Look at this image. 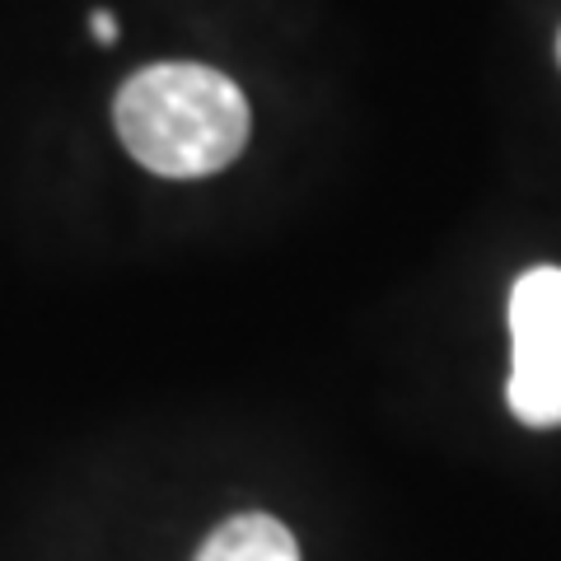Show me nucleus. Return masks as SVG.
I'll return each instance as SVG.
<instances>
[{
  "mask_svg": "<svg viewBox=\"0 0 561 561\" xmlns=\"http://www.w3.org/2000/svg\"><path fill=\"white\" fill-rule=\"evenodd\" d=\"M113 127L140 169L187 183L239 160L253 131V113L225 70L160 61L122 80Z\"/></svg>",
  "mask_w": 561,
  "mask_h": 561,
  "instance_id": "f257e3e1",
  "label": "nucleus"
},
{
  "mask_svg": "<svg viewBox=\"0 0 561 561\" xmlns=\"http://www.w3.org/2000/svg\"><path fill=\"white\" fill-rule=\"evenodd\" d=\"M511 412L524 426H561V267H534L511 290Z\"/></svg>",
  "mask_w": 561,
  "mask_h": 561,
  "instance_id": "f03ea898",
  "label": "nucleus"
},
{
  "mask_svg": "<svg viewBox=\"0 0 561 561\" xmlns=\"http://www.w3.org/2000/svg\"><path fill=\"white\" fill-rule=\"evenodd\" d=\"M197 561H300V548H295V534L280 519L234 515L206 534Z\"/></svg>",
  "mask_w": 561,
  "mask_h": 561,
  "instance_id": "7ed1b4c3",
  "label": "nucleus"
},
{
  "mask_svg": "<svg viewBox=\"0 0 561 561\" xmlns=\"http://www.w3.org/2000/svg\"><path fill=\"white\" fill-rule=\"evenodd\" d=\"M90 24H94V38H99V43H117V20H113L108 10H94Z\"/></svg>",
  "mask_w": 561,
  "mask_h": 561,
  "instance_id": "20e7f679",
  "label": "nucleus"
},
{
  "mask_svg": "<svg viewBox=\"0 0 561 561\" xmlns=\"http://www.w3.org/2000/svg\"><path fill=\"white\" fill-rule=\"evenodd\" d=\"M557 61H561V33H557Z\"/></svg>",
  "mask_w": 561,
  "mask_h": 561,
  "instance_id": "39448f33",
  "label": "nucleus"
}]
</instances>
